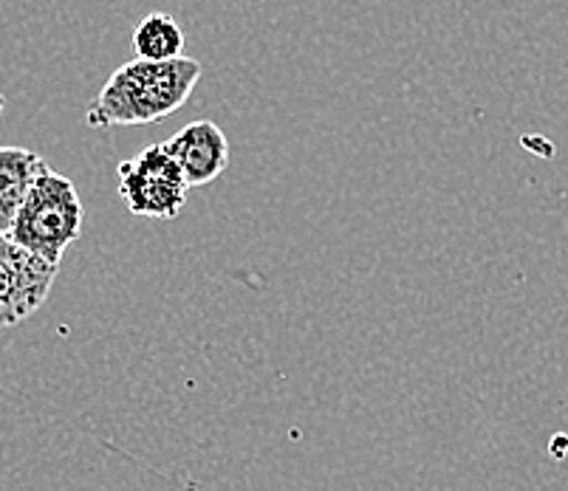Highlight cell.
<instances>
[{"label": "cell", "mask_w": 568, "mask_h": 491, "mask_svg": "<svg viewBox=\"0 0 568 491\" xmlns=\"http://www.w3.org/2000/svg\"><path fill=\"white\" fill-rule=\"evenodd\" d=\"M119 198L136 218L173 221L187 204V181L164 144H151L119 164Z\"/></svg>", "instance_id": "cell-3"}, {"label": "cell", "mask_w": 568, "mask_h": 491, "mask_svg": "<svg viewBox=\"0 0 568 491\" xmlns=\"http://www.w3.org/2000/svg\"><path fill=\"white\" fill-rule=\"evenodd\" d=\"M82 221L85 209L77 187L71 178L49 167L29 190L7 237L29 255L60 268L65 249L80 237Z\"/></svg>", "instance_id": "cell-2"}, {"label": "cell", "mask_w": 568, "mask_h": 491, "mask_svg": "<svg viewBox=\"0 0 568 491\" xmlns=\"http://www.w3.org/2000/svg\"><path fill=\"white\" fill-rule=\"evenodd\" d=\"M45 170L49 164L34 150L0 147V235L12 229V221L23 206L26 195Z\"/></svg>", "instance_id": "cell-6"}, {"label": "cell", "mask_w": 568, "mask_h": 491, "mask_svg": "<svg viewBox=\"0 0 568 491\" xmlns=\"http://www.w3.org/2000/svg\"><path fill=\"white\" fill-rule=\"evenodd\" d=\"M162 144L179 164L190 190L206 187L230 167V142L213 119L193 122Z\"/></svg>", "instance_id": "cell-5"}, {"label": "cell", "mask_w": 568, "mask_h": 491, "mask_svg": "<svg viewBox=\"0 0 568 491\" xmlns=\"http://www.w3.org/2000/svg\"><path fill=\"white\" fill-rule=\"evenodd\" d=\"M199 80L201 63L193 57H175L168 63L133 60L113 71L102 85L85 122L91 127L153 125L187 105Z\"/></svg>", "instance_id": "cell-1"}, {"label": "cell", "mask_w": 568, "mask_h": 491, "mask_svg": "<svg viewBox=\"0 0 568 491\" xmlns=\"http://www.w3.org/2000/svg\"><path fill=\"white\" fill-rule=\"evenodd\" d=\"M57 272L60 268L0 235V328H12L38 314L49 299Z\"/></svg>", "instance_id": "cell-4"}, {"label": "cell", "mask_w": 568, "mask_h": 491, "mask_svg": "<svg viewBox=\"0 0 568 491\" xmlns=\"http://www.w3.org/2000/svg\"><path fill=\"white\" fill-rule=\"evenodd\" d=\"M133 51H136V60H148V63H168L175 57H184L182 25L170 14H148L133 32Z\"/></svg>", "instance_id": "cell-7"}]
</instances>
